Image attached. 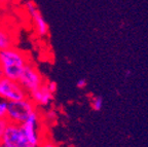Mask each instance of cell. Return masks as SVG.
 I'll use <instances>...</instances> for the list:
<instances>
[{
	"label": "cell",
	"mask_w": 148,
	"mask_h": 147,
	"mask_svg": "<svg viewBox=\"0 0 148 147\" xmlns=\"http://www.w3.org/2000/svg\"><path fill=\"white\" fill-rule=\"evenodd\" d=\"M28 62L27 55L14 46L0 51V69L3 77L18 80Z\"/></svg>",
	"instance_id": "6da1fadb"
},
{
	"label": "cell",
	"mask_w": 148,
	"mask_h": 147,
	"mask_svg": "<svg viewBox=\"0 0 148 147\" xmlns=\"http://www.w3.org/2000/svg\"><path fill=\"white\" fill-rule=\"evenodd\" d=\"M35 110H37L36 105L29 97L18 101L8 102L6 120L12 124H22Z\"/></svg>",
	"instance_id": "7a4b0ae2"
},
{
	"label": "cell",
	"mask_w": 148,
	"mask_h": 147,
	"mask_svg": "<svg viewBox=\"0 0 148 147\" xmlns=\"http://www.w3.org/2000/svg\"><path fill=\"white\" fill-rule=\"evenodd\" d=\"M0 143L5 147H29L21 124L8 122L3 132Z\"/></svg>",
	"instance_id": "3957f363"
},
{
	"label": "cell",
	"mask_w": 148,
	"mask_h": 147,
	"mask_svg": "<svg viewBox=\"0 0 148 147\" xmlns=\"http://www.w3.org/2000/svg\"><path fill=\"white\" fill-rule=\"evenodd\" d=\"M18 81L24 87V90L28 94H30L33 91L39 89L44 83L43 77H42L41 73L38 71L36 66L33 63H31L30 61L25 66V68H24L23 72H22Z\"/></svg>",
	"instance_id": "277c9868"
},
{
	"label": "cell",
	"mask_w": 148,
	"mask_h": 147,
	"mask_svg": "<svg viewBox=\"0 0 148 147\" xmlns=\"http://www.w3.org/2000/svg\"><path fill=\"white\" fill-rule=\"evenodd\" d=\"M39 118V113L37 110H35L30 116L28 117V120L21 124L29 147H39L42 140H43L41 138V135H40Z\"/></svg>",
	"instance_id": "5b68a950"
},
{
	"label": "cell",
	"mask_w": 148,
	"mask_h": 147,
	"mask_svg": "<svg viewBox=\"0 0 148 147\" xmlns=\"http://www.w3.org/2000/svg\"><path fill=\"white\" fill-rule=\"evenodd\" d=\"M28 97V93L18 80L2 77L0 79V99L7 102L18 101Z\"/></svg>",
	"instance_id": "8992f818"
},
{
	"label": "cell",
	"mask_w": 148,
	"mask_h": 147,
	"mask_svg": "<svg viewBox=\"0 0 148 147\" xmlns=\"http://www.w3.org/2000/svg\"><path fill=\"white\" fill-rule=\"evenodd\" d=\"M26 9H27L28 14H30L31 19L33 21V25H34L35 31L40 37H44L49 33V25L42 16V14L39 12L38 8H37L36 4L32 1H28L26 3Z\"/></svg>",
	"instance_id": "52a82bcc"
},
{
	"label": "cell",
	"mask_w": 148,
	"mask_h": 147,
	"mask_svg": "<svg viewBox=\"0 0 148 147\" xmlns=\"http://www.w3.org/2000/svg\"><path fill=\"white\" fill-rule=\"evenodd\" d=\"M28 97L34 102L35 105L38 106H47L51 104V102L53 99V94L49 92V90L46 87L45 82L37 90L31 92L28 94Z\"/></svg>",
	"instance_id": "ba28073f"
},
{
	"label": "cell",
	"mask_w": 148,
	"mask_h": 147,
	"mask_svg": "<svg viewBox=\"0 0 148 147\" xmlns=\"http://www.w3.org/2000/svg\"><path fill=\"white\" fill-rule=\"evenodd\" d=\"M16 38L8 28L0 26V51L14 47Z\"/></svg>",
	"instance_id": "9c48e42d"
},
{
	"label": "cell",
	"mask_w": 148,
	"mask_h": 147,
	"mask_svg": "<svg viewBox=\"0 0 148 147\" xmlns=\"http://www.w3.org/2000/svg\"><path fill=\"white\" fill-rule=\"evenodd\" d=\"M104 106V99L102 96H95L90 99V108L92 111L99 112Z\"/></svg>",
	"instance_id": "30bf717a"
},
{
	"label": "cell",
	"mask_w": 148,
	"mask_h": 147,
	"mask_svg": "<svg viewBox=\"0 0 148 147\" xmlns=\"http://www.w3.org/2000/svg\"><path fill=\"white\" fill-rule=\"evenodd\" d=\"M7 106H8V102L5 100H0V118H6Z\"/></svg>",
	"instance_id": "8fae6325"
},
{
	"label": "cell",
	"mask_w": 148,
	"mask_h": 147,
	"mask_svg": "<svg viewBox=\"0 0 148 147\" xmlns=\"http://www.w3.org/2000/svg\"><path fill=\"white\" fill-rule=\"evenodd\" d=\"M45 84L49 90V92L53 93V94H55L57 92V90H58V85H57V83L55 81H47V82H45Z\"/></svg>",
	"instance_id": "7c38bea8"
},
{
	"label": "cell",
	"mask_w": 148,
	"mask_h": 147,
	"mask_svg": "<svg viewBox=\"0 0 148 147\" xmlns=\"http://www.w3.org/2000/svg\"><path fill=\"white\" fill-rule=\"evenodd\" d=\"M7 124H8V122L6 120V118H0V138H1L3 132H4Z\"/></svg>",
	"instance_id": "4fadbf2b"
},
{
	"label": "cell",
	"mask_w": 148,
	"mask_h": 147,
	"mask_svg": "<svg viewBox=\"0 0 148 147\" xmlns=\"http://www.w3.org/2000/svg\"><path fill=\"white\" fill-rule=\"evenodd\" d=\"M86 84H88V81H86V78H80L76 82V87H78V89H80V90H83V89L86 87Z\"/></svg>",
	"instance_id": "5bb4252c"
},
{
	"label": "cell",
	"mask_w": 148,
	"mask_h": 147,
	"mask_svg": "<svg viewBox=\"0 0 148 147\" xmlns=\"http://www.w3.org/2000/svg\"><path fill=\"white\" fill-rule=\"evenodd\" d=\"M39 147H58V146L51 140H42Z\"/></svg>",
	"instance_id": "9a60e30c"
},
{
	"label": "cell",
	"mask_w": 148,
	"mask_h": 147,
	"mask_svg": "<svg viewBox=\"0 0 148 147\" xmlns=\"http://www.w3.org/2000/svg\"><path fill=\"white\" fill-rule=\"evenodd\" d=\"M46 118H49V120H53L57 118V113L55 112L53 110H51L46 113Z\"/></svg>",
	"instance_id": "2e32d148"
},
{
	"label": "cell",
	"mask_w": 148,
	"mask_h": 147,
	"mask_svg": "<svg viewBox=\"0 0 148 147\" xmlns=\"http://www.w3.org/2000/svg\"><path fill=\"white\" fill-rule=\"evenodd\" d=\"M133 74V71L131 69H125V78H130L131 76H132Z\"/></svg>",
	"instance_id": "e0dca14e"
},
{
	"label": "cell",
	"mask_w": 148,
	"mask_h": 147,
	"mask_svg": "<svg viewBox=\"0 0 148 147\" xmlns=\"http://www.w3.org/2000/svg\"><path fill=\"white\" fill-rule=\"evenodd\" d=\"M12 0H0V2H10Z\"/></svg>",
	"instance_id": "ac0fdd59"
},
{
	"label": "cell",
	"mask_w": 148,
	"mask_h": 147,
	"mask_svg": "<svg viewBox=\"0 0 148 147\" xmlns=\"http://www.w3.org/2000/svg\"><path fill=\"white\" fill-rule=\"evenodd\" d=\"M3 77V75H2V72H1V69H0V79Z\"/></svg>",
	"instance_id": "d6986e66"
},
{
	"label": "cell",
	"mask_w": 148,
	"mask_h": 147,
	"mask_svg": "<svg viewBox=\"0 0 148 147\" xmlns=\"http://www.w3.org/2000/svg\"><path fill=\"white\" fill-rule=\"evenodd\" d=\"M0 147H2V144H1V143H0Z\"/></svg>",
	"instance_id": "ffe728a7"
}]
</instances>
